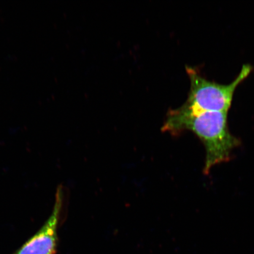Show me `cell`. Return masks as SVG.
Listing matches in <instances>:
<instances>
[{"label":"cell","mask_w":254,"mask_h":254,"mask_svg":"<svg viewBox=\"0 0 254 254\" xmlns=\"http://www.w3.org/2000/svg\"><path fill=\"white\" fill-rule=\"evenodd\" d=\"M162 130L174 135L189 130L198 136L205 148V174L216 165L229 160L232 151L240 144L228 129L227 112L191 113L180 107L167 114Z\"/></svg>","instance_id":"1"},{"label":"cell","mask_w":254,"mask_h":254,"mask_svg":"<svg viewBox=\"0 0 254 254\" xmlns=\"http://www.w3.org/2000/svg\"><path fill=\"white\" fill-rule=\"evenodd\" d=\"M252 66H243L239 75L229 84H220L203 77L194 68L187 66L190 80L188 98L181 109L189 113L227 112L237 88L252 71Z\"/></svg>","instance_id":"2"},{"label":"cell","mask_w":254,"mask_h":254,"mask_svg":"<svg viewBox=\"0 0 254 254\" xmlns=\"http://www.w3.org/2000/svg\"><path fill=\"white\" fill-rule=\"evenodd\" d=\"M64 192L57 189L52 214L43 227L14 254H55L58 244V227L62 214Z\"/></svg>","instance_id":"3"}]
</instances>
